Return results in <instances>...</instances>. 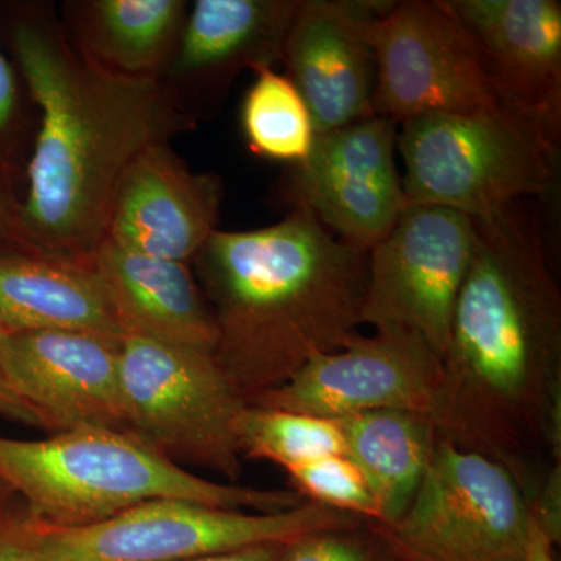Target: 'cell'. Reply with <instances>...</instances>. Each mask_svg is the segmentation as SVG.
<instances>
[{"instance_id":"1","label":"cell","mask_w":561,"mask_h":561,"mask_svg":"<svg viewBox=\"0 0 561 561\" xmlns=\"http://www.w3.org/2000/svg\"><path fill=\"white\" fill-rule=\"evenodd\" d=\"M476 220V249L442 357L438 437L497 461L529 497L561 461V291L537 206Z\"/></svg>"},{"instance_id":"2","label":"cell","mask_w":561,"mask_h":561,"mask_svg":"<svg viewBox=\"0 0 561 561\" xmlns=\"http://www.w3.org/2000/svg\"><path fill=\"white\" fill-rule=\"evenodd\" d=\"M11 47L39 108L20 208L22 245L90 261L105 241L111 198L125 169L144 150L197 125L160 81L117 76L88 61L51 3L21 9Z\"/></svg>"},{"instance_id":"3","label":"cell","mask_w":561,"mask_h":561,"mask_svg":"<svg viewBox=\"0 0 561 561\" xmlns=\"http://www.w3.org/2000/svg\"><path fill=\"white\" fill-rule=\"evenodd\" d=\"M192 264L216 320L214 357L247 401L360 335L368 251L311 210L291 208L257 230H217Z\"/></svg>"},{"instance_id":"4","label":"cell","mask_w":561,"mask_h":561,"mask_svg":"<svg viewBox=\"0 0 561 561\" xmlns=\"http://www.w3.org/2000/svg\"><path fill=\"white\" fill-rule=\"evenodd\" d=\"M0 481L20 497L35 522L54 527L103 522L153 500L261 513L302 504L295 491L208 481L135 435L111 430L62 431L43 440L0 435Z\"/></svg>"},{"instance_id":"5","label":"cell","mask_w":561,"mask_h":561,"mask_svg":"<svg viewBox=\"0 0 561 561\" xmlns=\"http://www.w3.org/2000/svg\"><path fill=\"white\" fill-rule=\"evenodd\" d=\"M362 524L351 513L316 502L283 512L247 513L201 502L153 500L76 527L35 522L21 500L16 507V535L25 561H180L284 545L316 531Z\"/></svg>"},{"instance_id":"6","label":"cell","mask_w":561,"mask_h":561,"mask_svg":"<svg viewBox=\"0 0 561 561\" xmlns=\"http://www.w3.org/2000/svg\"><path fill=\"white\" fill-rule=\"evenodd\" d=\"M409 206H442L483 219L556 186L559 147L502 105L401 122Z\"/></svg>"},{"instance_id":"7","label":"cell","mask_w":561,"mask_h":561,"mask_svg":"<svg viewBox=\"0 0 561 561\" xmlns=\"http://www.w3.org/2000/svg\"><path fill=\"white\" fill-rule=\"evenodd\" d=\"M119 381L128 434L180 467L241 478L236 421L249 402L213 353L127 334Z\"/></svg>"},{"instance_id":"8","label":"cell","mask_w":561,"mask_h":561,"mask_svg":"<svg viewBox=\"0 0 561 561\" xmlns=\"http://www.w3.org/2000/svg\"><path fill=\"white\" fill-rule=\"evenodd\" d=\"M370 526L401 561H524L534 522L507 468L438 438L411 507Z\"/></svg>"},{"instance_id":"9","label":"cell","mask_w":561,"mask_h":561,"mask_svg":"<svg viewBox=\"0 0 561 561\" xmlns=\"http://www.w3.org/2000/svg\"><path fill=\"white\" fill-rule=\"evenodd\" d=\"M376 60L371 108L401 124L432 113L500 105L474 36L449 0H402L371 18Z\"/></svg>"},{"instance_id":"10","label":"cell","mask_w":561,"mask_h":561,"mask_svg":"<svg viewBox=\"0 0 561 561\" xmlns=\"http://www.w3.org/2000/svg\"><path fill=\"white\" fill-rule=\"evenodd\" d=\"M474 249L472 217L442 206H409L368 251L362 323L416 335L442 359Z\"/></svg>"},{"instance_id":"11","label":"cell","mask_w":561,"mask_h":561,"mask_svg":"<svg viewBox=\"0 0 561 561\" xmlns=\"http://www.w3.org/2000/svg\"><path fill=\"white\" fill-rule=\"evenodd\" d=\"M398 124L371 116L317 135L309 157L290 165L276 197L311 210L342 241L370 251L409 208L398 171Z\"/></svg>"},{"instance_id":"12","label":"cell","mask_w":561,"mask_h":561,"mask_svg":"<svg viewBox=\"0 0 561 561\" xmlns=\"http://www.w3.org/2000/svg\"><path fill=\"white\" fill-rule=\"evenodd\" d=\"M442 359L423 339L398 330L359 335L346 348L313 357L289 381L249 404L341 420L356 413H434Z\"/></svg>"},{"instance_id":"13","label":"cell","mask_w":561,"mask_h":561,"mask_svg":"<svg viewBox=\"0 0 561 561\" xmlns=\"http://www.w3.org/2000/svg\"><path fill=\"white\" fill-rule=\"evenodd\" d=\"M300 0H197L160 76L176 108L195 125L227 102L243 70L283 62Z\"/></svg>"},{"instance_id":"14","label":"cell","mask_w":561,"mask_h":561,"mask_svg":"<svg viewBox=\"0 0 561 561\" xmlns=\"http://www.w3.org/2000/svg\"><path fill=\"white\" fill-rule=\"evenodd\" d=\"M121 342L80 331L16 332L3 346V370L46 431L127 432Z\"/></svg>"},{"instance_id":"15","label":"cell","mask_w":561,"mask_h":561,"mask_svg":"<svg viewBox=\"0 0 561 561\" xmlns=\"http://www.w3.org/2000/svg\"><path fill=\"white\" fill-rule=\"evenodd\" d=\"M474 36L497 102L560 147L559 0H449Z\"/></svg>"},{"instance_id":"16","label":"cell","mask_w":561,"mask_h":561,"mask_svg":"<svg viewBox=\"0 0 561 561\" xmlns=\"http://www.w3.org/2000/svg\"><path fill=\"white\" fill-rule=\"evenodd\" d=\"M391 3L300 0L283 65L308 103L317 135L375 116L376 60L367 24Z\"/></svg>"},{"instance_id":"17","label":"cell","mask_w":561,"mask_h":561,"mask_svg":"<svg viewBox=\"0 0 561 561\" xmlns=\"http://www.w3.org/2000/svg\"><path fill=\"white\" fill-rule=\"evenodd\" d=\"M224 183L192 171L169 144L149 147L122 173L105 241L147 256L192 264L217 231Z\"/></svg>"},{"instance_id":"18","label":"cell","mask_w":561,"mask_h":561,"mask_svg":"<svg viewBox=\"0 0 561 561\" xmlns=\"http://www.w3.org/2000/svg\"><path fill=\"white\" fill-rule=\"evenodd\" d=\"M125 334L197 351L216 350L217 328L191 264L103 241L90 257Z\"/></svg>"},{"instance_id":"19","label":"cell","mask_w":561,"mask_h":561,"mask_svg":"<svg viewBox=\"0 0 561 561\" xmlns=\"http://www.w3.org/2000/svg\"><path fill=\"white\" fill-rule=\"evenodd\" d=\"M0 323L10 334L80 331L124 339L108 291L90 261L0 251Z\"/></svg>"},{"instance_id":"20","label":"cell","mask_w":561,"mask_h":561,"mask_svg":"<svg viewBox=\"0 0 561 561\" xmlns=\"http://www.w3.org/2000/svg\"><path fill=\"white\" fill-rule=\"evenodd\" d=\"M186 0H68L58 16L70 44L99 68L160 79L179 46Z\"/></svg>"},{"instance_id":"21","label":"cell","mask_w":561,"mask_h":561,"mask_svg":"<svg viewBox=\"0 0 561 561\" xmlns=\"http://www.w3.org/2000/svg\"><path fill=\"white\" fill-rule=\"evenodd\" d=\"M334 421L345 456L359 468L378 502L381 522L375 526H393L411 507L430 468L440 438L434 420L424 413L373 411Z\"/></svg>"},{"instance_id":"22","label":"cell","mask_w":561,"mask_h":561,"mask_svg":"<svg viewBox=\"0 0 561 561\" xmlns=\"http://www.w3.org/2000/svg\"><path fill=\"white\" fill-rule=\"evenodd\" d=\"M242 103V131L251 153L265 160L300 164L317 138L308 103L286 73L254 70Z\"/></svg>"},{"instance_id":"23","label":"cell","mask_w":561,"mask_h":561,"mask_svg":"<svg viewBox=\"0 0 561 561\" xmlns=\"http://www.w3.org/2000/svg\"><path fill=\"white\" fill-rule=\"evenodd\" d=\"M239 453L250 459L273 461L284 470L345 454L334 420L247 404L236 421Z\"/></svg>"},{"instance_id":"24","label":"cell","mask_w":561,"mask_h":561,"mask_svg":"<svg viewBox=\"0 0 561 561\" xmlns=\"http://www.w3.org/2000/svg\"><path fill=\"white\" fill-rule=\"evenodd\" d=\"M295 493L308 502L351 513L362 522H381L378 502L359 468L345 454H332L286 470Z\"/></svg>"},{"instance_id":"25","label":"cell","mask_w":561,"mask_h":561,"mask_svg":"<svg viewBox=\"0 0 561 561\" xmlns=\"http://www.w3.org/2000/svg\"><path fill=\"white\" fill-rule=\"evenodd\" d=\"M353 529L323 530L286 542L278 561H397L386 541L367 523Z\"/></svg>"},{"instance_id":"26","label":"cell","mask_w":561,"mask_h":561,"mask_svg":"<svg viewBox=\"0 0 561 561\" xmlns=\"http://www.w3.org/2000/svg\"><path fill=\"white\" fill-rule=\"evenodd\" d=\"M21 127L20 83L9 60L0 51V165L9 175L16 168L14 153Z\"/></svg>"},{"instance_id":"27","label":"cell","mask_w":561,"mask_h":561,"mask_svg":"<svg viewBox=\"0 0 561 561\" xmlns=\"http://www.w3.org/2000/svg\"><path fill=\"white\" fill-rule=\"evenodd\" d=\"M531 522L551 540L552 545L561 541V461L552 463L537 486V493L531 494Z\"/></svg>"},{"instance_id":"28","label":"cell","mask_w":561,"mask_h":561,"mask_svg":"<svg viewBox=\"0 0 561 561\" xmlns=\"http://www.w3.org/2000/svg\"><path fill=\"white\" fill-rule=\"evenodd\" d=\"M20 208L21 202L11 190L9 172L0 165V251L24 247L20 238Z\"/></svg>"},{"instance_id":"29","label":"cell","mask_w":561,"mask_h":561,"mask_svg":"<svg viewBox=\"0 0 561 561\" xmlns=\"http://www.w3.org/2000/svg\"><path fill=\"white\" fill-rule=\"evenodd\" d=\"M9 335L10 332L0 323V416L27 424V426L43 427L39 416L11 389L5 370H3V346H5Z\"/></svg>"},{"instance_id":"30","label":"cell","mask_w":561,"mask_h":561,"mask_svg":"<svg viewBox=\"0 0 561 561\" xmlns=\"http://www.w3.org/2000/svg\"><path fill=\"white\" fill-rule=\"evenodd\" d=\"M16 504L14 497L0 516V561H25L16 535Z\"/></svg>"},{"instance_id":"31","label":"cell","mask_w":561,"mask_h":561,"mask_svg":"<svg viewBox=\"0 0 561 561\" xmlns=\"http://www.w3.org/2000/svg\"><path fill=\"white\" fill-rule=\"evenodd\" d=\"M284 545L253 546V548L241 549V551L192 557V559L180 561H278Z\"/></svg>"},{"instance_id":"32","label":"cell","mask_w":561,"mask_h":561,"mask_svg":"<svg viewBox=\"0 0 561 561\" xmlns=\"http://www.w3.org/2000/svg\"><path fill=\"white\" fill-rule=\"evenodd\" d=\"M551 540L537 526L531 527L529 548L524 561H556Z\"/></svg>"},{"instance_id":"33","label":"cell","mask_w":561,"mask_h":561,"mask_svg":"<svg viewBox=\"0 0 561 561\" xmlns=\"http://www.w3.org/2000/svg\"><path fill=\"white\" fill-rule=\"evenodd\" d=\"M16 497V494L11 491L10 486L5 482L0 481V516L9 507L10 502Z\"/></svg>"},{"instance_id":"34","label":"cell","mask_w":561,"mask_h":561,"mask_svg":"<svg viewBox=\"0 0 561 561\" xmlns=\"http://www.w3.org/2000/svg\"><path fill=\"white\" fill-rule=\"evenodd\" d=\"M398 561H401V560H398Z\"/></svg>"},{"instance_id":"35","label":"cell","mask_w":561,"mask_h":561,"mask_svg":"<svg viewBox=\"0 0 561 561\" xmlns=\"http://www.w3.org/2000/svg\"><path fill=\"white\" fill-rule=\"evenodd\" d=\"M397 561H398V559H397Z\"/></svg>"}]
</instances>
